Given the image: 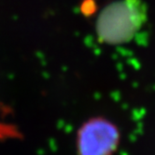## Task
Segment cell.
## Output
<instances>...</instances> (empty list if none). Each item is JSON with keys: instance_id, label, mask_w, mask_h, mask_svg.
<instances>
[{"instance_id": "2", "label": "cell", "mask_w": 155, "mask_h": 155, "mask_svg": "<svg viewBox=\"0 0 155 155\" xmlns=\"http://www.w3.org/2000/svg\"><path fill=\"white\" fill-rule=\"evenodd\" d=\"M118 134L110 124L94 120L83 126L79 137L80 155H108L116 147Z\"/></svg>"}, {"instance_id": "1", "label": "cell", "mask_w": 155, "mask_h": 155, "mask_svg": "<svg viewBox=\"0 0 155 155\" xmlns=\"http://www.w3.org/2000/svg\"><path fill=\"white\" fill-rule=\"evenodd\" d=\"M148 20V7L143 0H114L98 14L95 34L100 43L118 46L129 42Z\"/></svg>"}]
</instances>
